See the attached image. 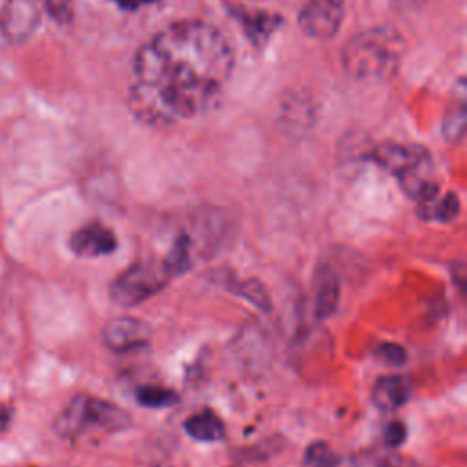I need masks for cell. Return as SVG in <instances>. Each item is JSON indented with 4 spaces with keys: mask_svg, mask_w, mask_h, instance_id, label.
Wrapping results in <instances>:
<instances>
[{
    "mask_svg": "<svg viewBox=\"0 0 467 467\" xmlns=\"http://www.w3.org/2000/svg\"><path fill=\"white\" fill-rule=\"evenodd\" d=\"M234 67L226 36L204 20H179L137 51L130 104L146 122L168 124L210 111Z\"/></svg>",
    "mask_w": 467,
    "mask_h": 467,
    "instance_id": "obj_1",
    "label": "cell"
},
{
    "mask_svg": "<svg viewBox=\"0 0 467 467\" xmlns=\"http://www.w3.org/2000/svg\"><path fill=\"white\" fill-rule=\"evenodd\" d=\"M367 159L394 175L403 192L416 202L440 192L432 179V159L421 146L385 142L370 150Z\"/></svg>",
    "mask_w": 467,
    "mask_h": 467,
    "instance_id": "obj_2",
    "label": "cell"
},
{
    "mask_svg": "<svg viewBox=\"0 0 467 467\" xmlns=\"http://www.w3.org/2000/svg\"><path fill=\"white\" fill-rule=\"evenodd\" d=\"M403 42L392 29H368L347 42L343 66L358 78H379L390 75L401 57Z\"/></svg>",
    "mask_w": 467,
    "mask_h": 467,
    "instance_id": "obj_3",
    "label": "cell"
},
{
    "mask_svg": "<svg viewBox=\"0 0 467 467\" xmlns=\"http://www.w3.org/2000/svg\"><path fill=\"white\" fill-rule=\"evenodd\" d=\"M130 425L131 418L122 407L89 394L71 398L55 420V431L62 438H78L93 432H119Z\"/></svg>",
    "mask_w": 467,
    "mask_h": 467,
    "instance_id": "obj_4",
    "label": "cell"
},
{
    "mask_svg": "<svg viewBox=\"0 0 467 467\" xmlns=\"http://www.w3.org/2000/svg\"><path fill=\"white\" fill-rule=\"evenodd\" d=\"M170 279L171 275L162 261H140L113 279L109 297L119 306H137L159 294Z\"/></svg>",
    "mask_w": 467,
    "mask_h": 467,
    "instance_id": "obj_5",
    "label": "cell"
},
{
    "mask_svg": "<svg viewBox=\"0 0 467 467\" xmlns=\"http://www.w3.org/2000/svg\"><path fill=\"white\" fill-rule=\"evenodd\" d=\"M345 18V0H301L297 22L314 40L332 38Z\"/></svg>",
    "mask_w": 467,
    "mask_h": 467,
    "instance_id": "obj_6",
    "label": "cell"
},
{
    "mask_svg": "<svg viewBox=\"0 0 467 467\" xmlns=\"http://www.w3.org/2000/svg\"><path fill=\"white\" fill-rule=\"evenodd\" d=\"M38 0H0V35L9 42L27 38L38 22Z\"/></svg>",
    "mask_w": 467,
    "mask_h": 467,
    "instance_id": "obj_7",
    "label": "cell"
},
{
    "mask_svg": "<svg viewBox=\"0 0 467 467\" xmlns=\"http://www.w3.org/2000/svg\"><path fill=\"white\" fill-rule=\"evenodd\" d=\"M151 336V328L148 323L137 317L122 316L113 317L102 327V339L106 347L115 352H128L137 347L146 345Z\"/></svg>",
    "mask_w": 467,
    "mask_h": 467,
    "instance_id": "obj_8",
    "label": "cell"
},
{
    "mask_svg": "<svg viewBox=\"0 0 467 467\" xmlns=\"http://www.w3.org/2000/svg\"><path fill=\"white\" fill-rule=\"evenodd\" d=\"M69 248L82 257L108 255L117 250V237L108 226L100 223H89L71 234Z\"/></svg>",
    "mask_w": 467,
    "mask_h": 467,
    "instance_id": "obj_9",
    "label": "cell"
},
{
    "mask_svg": "<svg viewBox=\"0 0 467 467\" xmlns=\"http://www.w3.org/2000/svg\"><path fill=\"white\" fill-rule=\"evenodd\" d=\"M410 398V379L400 374H389L376 379L372 387V403L383 412L401 409Z\"/></svg>",
    "mask_w": 467,
    "mask_h": 467,
    "instance_id": "obj_10",
    "label": "cell"
},
{
    "mask_svg": "<svg viewBox=\"0 0 467 467\" xmlns=\"http://www.w3.org/2000/svg\"><path fill=\"white\" fill-rule=\"evenodd\" d=\"M339 303V279L336 272L323 266L316 279V297H314V316L317 319H327L334 314Z\"/></svg>",
    "mask_w": 467,
    "mask_h": 467,
    "instance_id": "obj_11",
    "label": "cell"
},
{
    "mask_svg": "<svg viewBox=\"0 0 467 467\" xmlns=\"http://www.w3.org/2000/svg\"><path fill=\"white\" fill-rule=\"evenodd\" d=\"M460 213V201L456 193H434L432 197L418 202V215L423 221L452 223Z\"/></svg>",
    "mask_w": 467,
    "mask_h": 467,
    "instance_id": "obj_12",
    "label": "cell"
},
{
    "mask_svg": "<svg viewBox=\"0 0 467 467\" xmlns=\"http://www.w3.org/2000/svg\"><path fill=\"white\" fill-rule=\"evenodd\" d=\"M184 431L197 441H219L224 438L223 420L210 409L199 410L184 421Z\"/></svg>",
    "mask_w": 467,
    "mask_h": 467,
    "instance_id": "obj_13",
    "label": "cell"
},
{
    "mask_svg": "<svg viewBox=\"0 0 467 467\" xmlns=\"http://www.w3.org/2000/svg\"><path fill=\"white\" fill-rule=\"evenodd\" d=\"M226 286L232 294L250 301L255 308L263 310V312H270L272 310V299H270V294L266 290V286L257 281V279H244V281H239L235 277H230L226 281Z\"/></svg>",
    "mask_w": 467,
    "mask_h": 467,
    "instance_id": "obj_14",
    "label": "cell"
},
{
    "mask_svg": "<svg viewBox=\"0 0 467 467\" xmlns=\"http://www.w3.org/2000/svg\"><path fill=\"white\" fill-rule=\"evenodd\" d=\"M164 266L168 268L170 275H181L192 266V257H190V237L186 234H179L177 239L173 241L168 255L164 257Z\"/></svg>",
    "mask_w": 467,
    "mask_h": 467,
    "instance_id": "obj_15",
    "label": "cell"
},
{
    "mask_svg": "<svg viewBox=\"0 0 467 467\" xmlns=\"http://www.w3.org/2000/svg\"><path fill=\"white\" fill-rule=\"evenodd\" d=\"M135 400L139 405L148 407V409H166V407L175 405L179 401V396L166 387L140 385L135 390Z\"/></svg>",
    "mask_w": 467,
    "mask_h": 467,
    "instance_id": "obj_16",
    "label": "cell"
},
{
    "mask_svg": "<svg viewBox=\"0 0 467 467\" xmlns=\"http://www.w3.org/2000/svg\"><path fill=\"white\" fill-rule=\"evenodd\" d=\"M303 463L305 467H336L337 454L325 441H314L305 451Z\"/></svg>",
    "mask_w": 467,
    "mask_h": 467,
    "instance_id": "obj_17",
    "label": "cell"
},
{
    "mask_svg": "<svg viewBox=\"0 0 467 467\" xmlns=\"http://www.w3.org/2000/svg\"><path fill=\"white\" fill-rule=\"evenodd\" d=\"M376 352H378V356H379L383 361H387V363H390V365H394V367H400V365H403V363L407 361V352H405V348H403L401 345H398V343H390V341L379 343Z\"/></svg>",
    "mask_w": 467,
    "mask_h": 467,
    "instance_id": "obj_18",
    "label": "cell"
},
{
    "mask_svg": "<svg viewBox=\"0 0 467 467\" xmlns=\"http://www.w3.org/2000/svg\"><path fill=\"white\" fill-rule=\"evenodd\" d=\"M40 4L57 22H69L73 15V0H40Z\"/></svg>",
    "mask_w": 467,
    "mask_h": 467,
    "instance_id": "obj_19",
    "label": "cell"
},
{
    "mask_svg": "<svg viewBox=\"0 0 467 467\" xmlns=\"http://www.w3.org/2000/svg\"><path fill=\"white\" fill-rule=\"evenodd\" d=\"M405 438H407V427H405L403 421L394 420V421H390V423L385 427L383 440H385L387 445L398 447V445H401V443L405 441Z\"/></svg>",
    "mask_w": 467,
    "mask_h": 467,
    "instance_id": "obj_20",
    "label": "cell"
},
{
    "mask_svg": "<svg viewBox=\"0 0 467 467\" xmlns=\"http://www.w3.org/2000/svg\"><path fill=\"white\" fill-rule=\"evenodd\" d=\"M109 2H113L115 5H119V7L124 9V11H137V9H140V7H146V5H150V4H155L157 0H109Z\"/></svg>",
    "mask_w": 467,
    "mask_h": 467,
    "instance_id": "obj_21",
    "label": "cell"
},
{
    "mask_svg": "<svg viewBox=\"0 0 467 467\" xmlns=\"http://www.w3.org/2000/svg\"><path fill=\"white\" fill-rule=\"evenodd\" d=\"M9 423V410L0 403V431H4Z\"/></svg>",
    "mask_w": 467,
    "mask_h": 467,
    "instance_id": "obj_22",
    "label": "cell"
},
{
    "mask_svg": "<svg viewBox=\"0 0 467 467\" xmlns=\"http://www.w3.org/2000/svg\"><path fill=\"white\" fill-rule=\"evenodd\" d=\"M159 467H170V465H159Z\"/></svg>",
    "mask_w": 467,
    "mask_h": 467,
    "instance_id": "obj_23",
    "label": "cell"
}]
</instances>
